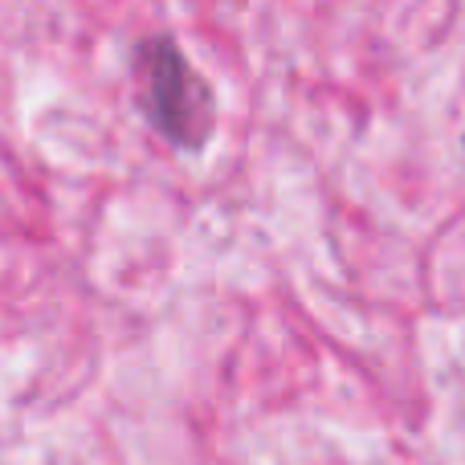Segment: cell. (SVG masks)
Wrapping results in <instances>:
<instances>
[{"mask_svg": "<svg viewBox=\"0 0 465 465\" xmlns=\"http://www.w3.org/2000/svg\"><path fill=\"white\" fill-rule=\"evenodd\" d=\"M139 74H143V114L160 139L176 152H204L217 127V98L213 86L196 74L176 37L155 33L139 45Z\"/></svg>", "mask_w": 465, "mask_h": 465, "instance_id": "obj_1", "label": "cell"}]
</instances>
